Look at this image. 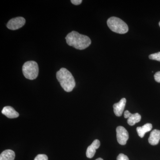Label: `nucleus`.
Wrapping results in <instances>:
<instances>
[{"mask_svg":"<svg viewBox=\"0 0 160 160\" xmlns=\"http://www.w3.org/2000/svg\"><path fill=\"white\" fill-rule=\"evenodd\" d=\"M126 99L123 98L120 100L119 102L113 105V111L117 116L120 117L122 115L126 106Z\"/></svg>","mask_w":160,"mask_h":160,"instance_id":"nucleus-8","label":"nucleus"},{"mask_svg":"<svg viewBox=\"0 0 160 160\" xmlns=\"http://www.w3.org/2000/svg\"><path fill=\"white\" fill-rule=\"evenodd\" d=\"M117 160H129V159L126 155L121 153L118 156Z\"/></svg>","mask_w":160,"mask_h":160,"instance_id":"nucleus-16","label":"nucleus"},{"mask_svg":"<svg viewBox=\"0 0 160 160\" xmlns=\"http://www.w3.org/2000/svg\"><path fill=\"white\" fill-rule=\"evenodd\" d=\"M107 23L109 29L116 33L125 34L129 30L127 24L119 18L112 17L108 19Z\"/></svg>","mask_w":160,"mask_h":160,"instance_id":"nucleus-3","label":"nucleus"},{"mask_svg":"<svg viewBox=\"0 0 160 160\" xmlns=\"http://www.w3.org/2000/svg\"><path fill=\"white\" fill-rule=\"evenodd\" d=\"M23 75L26 78L29 80L35 79L38 77L39 72L38 64L34 61H28L23 65Z\"/></svg>","mask_w":160,"mask_h":160,"instance_id":"nucleus-4","label":"nucleus"},{"mask_svg":"<svg viewBox=\"0 0 160 160\" xmlns=\"http://www.w3.org/2000/svg\"><path fill=\"white\" fill-rule=\"evenodd\" d=\"M159 25L160 27V22H159Z\"/></svg>","mask_w":160,"mask_h":160,"instance_id":"nucleus-20","label":"nucleus"},{"mask_svg":"<svg viewBox=\"0 0 160 160\" xmlns=\"http://www.w3.org/2000/svg\"><path fill=\"white\" fill-rule=\"evenodd\" d=\"M2 113L9 118H14L18 117V112L16 111L12 107L10 106L4 107L2 111Z\"/></svg>","mask_w":160,"mask_h":160,"instance_id":"nucleus-10","label":"nucleus"},{"mask_svg":"<svg viewBox=\"0 0 160 160\" xmlns=\"http://www.w3.org/2000/svg\"><path fill=\"white\" fill-rule=\"evenodd\" d=\"M66 42L69 46L80 50L86 49L91 44V41L89 37L80 34L76 31H73L68 34L66 36Z\"/></svg>","mask_w":160,"mask_h":160,"instance_id":"nucleus-1","label":"nucleus"},{"mask_svg":"<svg viewBox=\"0 0 160 160\" xmlns=\"http://www.w3.org/2000/svg\"><path fill=\"white\" fill-rule=\"evenodd\" d=\"M100 146V142L98 140H95L91 145L89 146L86 150V157L89 158H93L95 154L96 150L98 149Z\"/></svg>","mask_w":160,"mask_h":160,"instance_id":"nucleus-9","label":"nucleus"},{"mask_svg":"<svg viewBox=\"0 0 160 160\" xmlns=\"http://www.w3.org/2000/svg\"><path fill=\"white\" fill-rule=\"evenodd\" d=\"M149 58L150 59L156 60L160 62V52L150 54Z\"/></svg>","mask_w":160,"mask_h":160,"instance_id":"nucleus-14","label":"nucleus"},{"mask_svg":"<svg viewBox=\"0 0 160 160\" xmlns=\"http://www.w3.org/2000/svg\"><path fill=\"white\" fill-rule=\"evenodd\" d=\"M155 80L157 82L160 83V71L154 74Z\"/></svg>","mask_w":160,"mask_h":160,"instance_id":"nucleus-17","label":"nucleus"},{"mask_svg":"<svg viewBox=\"0 0 160 160\" xmlns=\"http://www.w3.org/2000/svg\"><path fill=\"white\" fill-rule=\"evenodd\" d=\"M96 160H103V159L101 158H99L97 159Z\"/></svg>","mask_w":160,"mask_h":160,"instance_id":"nucleus-19","label":"nucleus"},{"mask_svg":"<svg viewBox=\"0 0 160 160\" xmlns=\"http://www.w3.org/2000/svg\"><path fill=\"white\" fill-rule=\"evenodd\" d=\"M57 78L65 91L70 92L73 90L76 83L71 72L66 68H62L57 72Z\"/></svg>","mask_w":160,"mask_h":160,"instance_id":"nucleus-2","label":"nucleus"},{"mask_svg":"<svg viewBox=\"0 0 160 160\" xmlns=\"http://www.w3.org/2000/svg\"><path fill=\"white\" fill-rule=\"evenodd\" d=\"M26 23L24 18L17 17L9 20L7 24V27L10 30H15L22 28Z\"/></svg>","mask_w":160,"mask_h":160,"instance_id":"nucleus-6","label":"nucleus"},{"mask_svg":"<svg viewBox=\"0 0 160 160\" xmlns=\"http://www.w3.org/2000/svg\"><path fill=\"white\" fill-rule=\"evenodd\" d=\"M124 117L126 118H128L127 123L131 126H134L136 123L139 122L142 118L141 116L139 113L132 114L128 110H126L124 112Z\"/></svg>","mask_w":160,"mask_h":160,"instance_id":"nucleus-7","label":"nucleus"},{"mask_svg":"<svg viewBox=\"0 0 160 160\" xmlns=\"http://www.w3.org/2000/svg\"><path fill=\"white\" fill-rule=\"evenodd\" d=\"M34 160H48V158L46 155L38 154Z\"/></svg>","mask_w":160,"mask_h":160,"instance_id":"nucleus-15","label":"nucleus"},{"mask_svg":"<svg viewBox=\"0 0 160 160\" xmlns=\"http://www.w3.org/2000/svg\"><path fill=\"white\" fill-rule=\"evenodd\" d=\"M15 157L14 152L10 149H7L0 155V160H14Z\"/></svg>","mask_w":160,"mask_h":160,"instance_id":"nucleus-13","label":"nucleus"},{"mask_svg":"<svg viewBox=\"0 0 160 160\" xmlns=\"http://www.w3.org/2000/svg\"><path fill=\"white\" fill-rule=\"evenodd\" d=\"M82 2V0H71V3L72 4L74 5H76V6L81 4Z\"/></svg>","mask_w":160,"mask_h":160,"instance_id":"nucleus-18","label":"nucleus"},{"mask_svg":"<svg viewBox=\"0 0 160 160\" xmlns=\"http://www.w3.org/2000/svg\"><path fill=\"white\" fill-rule=\"evenodd\" d=\"M117 138L118 142L121 145H125L129 139V133L124 127L118 126L116 129Z\"/></svg>","mask_w":160,"mask_h":160,"instance_id":"nucleus-5","label":"nucleus"},{"mask_svg":"<svg viewBox=\"0 0 160 160\" xmlns=\"http://www.w3.org/2000/svg\"><path fill=\"white\" fill-rule=\"evenodd\" d=\"M152 125L150 123H147L142 127H138L137 128V131L139 136L143 138L146 132L150 131L152 129Z\"/></svg>","mask_w":160,"mask_h":160,"instance_id":"nucleus-12","label":"nucleus"},{"mask_svg":"<svg viewBox=\"0 0 160 160\" xmlns=\"http://www.w3.org/2000/svg\"><path fill=\"white\" fill-rule=\"evenodd\" d=\"M160 140V130L154 129L151 132L149 138V142L150 145L155 146L158 144Z\"/></svg>","mask_w":160,"mask_h":160,"instance_id":"nucleus-11","label":"nucleus"}]
</instances>
